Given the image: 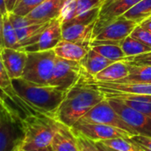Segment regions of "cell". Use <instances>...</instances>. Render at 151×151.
Listing matches in <instances>:
<instances>
[{
    "label": "cell",
    "instance_id": "obj_1",
    "mask_svg": "<svg viewBox=\"0 0 151 151\" xmlns=\"http://www.w3.org/2000/svg\"><path fill=\"white\" fill-rule=\"evenodd\" d=\"M91 77L85 72L53 113L54 118L62 125L71 128L92 108L106 98L104 93L90 81Z\"/></svg>",
    "mask_w": 151,
    "mask_h": 151
},
{
    "label": "cell",
    "instance_id": "obj_2",
    "mask_svg": "<svg viewBox=\"0 0 151 151\" xmlns=\"http://www.w3.org/2000/svg\"><path fill=\"white\" fill-rule=\"evenodd\" d=\"M12 86L16 95L32 106L53 114L67 96L68 91L51 85H40L23 78L12 79Z\"/></svg>",
    "mask_w": 151,
    "mask_h": 151
},
{
    "label": "cell",
    "instance_id": "obj_3",
    "mask_svg": "<svg viewBox=\"0 0 151 151\" xmlns=\"http://www.w3.org/2000/svg\"><path fill=\"white\" fill-rule=\"evenodd\" d=\"M24 138L20 119L0 94V151H20Z\"/></svg>",
    "mask_w": 151,
    "mask_h": 151
},
{
    "label": "cell",
    "instance_id": "obj_4",
    "mask_svg": "<svg viewBox=\"0 0 151 151\" xmlns=\"http://www.w3.org/2000/svg\"><path fill=\"white\" fill-rule=\"evenodd\" d=\"M100 9L101 7H96L73 19L61 21L62 40L91 46L93 40V28L99 17Z\"/></svg>",
    "mask_w": 151,
    "mask_h": 151
},
{
    "label": "cell",
    "instance_id": "obj_5",
    "mask_svg": "<svg viewBox=\"0 0 151 151\" xmlns=\"http://www.w3.org/2000/svg\"><path fill=\"white\" fill-rule=\"evenodd\" d=\"M27 53L28 58L21 78L36 84L50 85L57 58L54 50Z\"/></svg>",
    "mask_w": 151,
    "mask_h": 151
},
{
    "label": "cell",
    "instance_id": "obj_6",
    "mask_svg": "<svg viewBox=\"0 0 151 151\" xmlns=\"http://www.w3.org/2000/svg\"><path fill=\"white\" fill-rule=\"evenodd\" d=\"M77 123L87 124H101L111 126L136 135L137 133L122 119L117 111L111 106L109 100L105 98L103 101L92 108Z\"/></svg>",
    "mask_w": 151,
    "mask_h": 151
},
{
    "label": "cell",
    "instance_id": "obj_7",
    "mask_svg": "<svg viewBox=\"0 0 151 151\" xmlns=\"http://www.w3.org/2000/svg\"><path fill=\"white\" fill-rule=\"evenodd\" d=\"M85 72L80 62L57 57L50 85L69 91L79 81Z\"/></svg>",
    "mask_w": 151,
    "mask_h": 151
},
{
    "label": "cell",
    "instance_id": "obj_8",
    "mask_svg": "<svg viewBox=\"0 0 151 151\" xmlns=\"http://www.w3.org/2000/svg\"><path fill=\"white\" fill-rule=\"evenodd\" d=\"M61 40V19H56L50 21L40 32L24 42L20 50L26 52L53 50Z\"/></svg>",
    "mask_w": 151,
    "mask_h": 151
},
{
    "label": "cell",
    "instance_id": "obj_9",
    "mask_svg": "<svg viewBox=\"0 0 151 151\" xmlns=\"http://www.w3.org/2000/svg\"><path fill=\"white\" fill-rule=\"evenodd\" d=\"M107 98V97H106ZM111 106L122 119L137 133L143 136L151 137V118L128 106L117 98H107Z\"/></svg>",
    "mask_w": 151,
    "mask_h": 151
},
{
    "label": "cell",
    "instance_id": "obj_10",
    "mask_svg": "<svg viewBox=\"0 0 151 151\" xmlns=\"http://www.w3.org/2000/svg\"><path fill=\"white\" fill-rule=\"evenodd\" d=\"M74 133H78L93 142H102L115 138H131L130 133L107 125L77 123L71 127Z\"/></svg>",
    "mask_w": 151,
    "mask_h": 151
},
{
    "label": "cell",
    "instance_id": "obj_11",
    "mask_svg": "<svg viewBox=\"0 0 151 151\" xmlns=\"http://www.w3.org/2000/svg\"><path fill=\"white\" fill-rule=\"evenodd\" d=\"M140 1L141 0H118L107 7H101L99 17L93 28V39L104 27L126 13Z\"/></svg>",
    "mask_w": 151,
    "mask_h": 151
},
{
    "label": "cell",
    "instance_id": "obj_12",
    "mask_svg": "<svg viewBox=\"0 0 151 151\" xmlns=\"http://www.w3.org/2000/svg\"><path fill=\"white\" fill-rule=\"evenodd\" d=\"M136 26L137 24L134 21L126 19L125 16H120L104 27L93 40L122 42L127 36L131 35Z\"/></svg>",
    "mask_w": 151,
    "mask_h": 151
},
{
    "label": "cell",
    "instance_id": "obj_13",
    "mask_svg": "<svg viewBox=\"0 0 151 151\" xmlns=\"http://www.w3.org/2000/svg\"><path fill=\"white\" fill-rule=\"evenodd\" d=\"M0 57L12 80L22 77L28 58V53L26 51L20 49L3 48L0 52Z\"/></svg>",
    "mask_w": 151,
    "mask_h": 151
},
{
    "label": "cell",
    "instance_id": "obj_14",
    "mask_svg": "<svg viewBox=\"0 0 151 151\" xmlns=\"http://www.w3.org/2000/svg\"><path fill=\"white\" fill-rule=\"evenodd\" d=\"M67 0H44L26 17L37 22L47 23L60 19Z\"/></svg>",
    "mask_w": 151,
    "mask_h": 151
},
{
    "label": "cell",
    "instance_id": "obj_15",
    "mask_svg": "<svg viewBox=\"0 0 151 151\" xmlns=\"http://www.w3.org/2000/svg\"><path fill=\"white\" fill-rule=\"evenodd\" d=\"M8 15L12 24L14 27L20 46L40 32L49 23H37L26 16L16 15L12 12H9Z\"/></svg>",
    "mask_w": 151,
    "mask_h": 151
},
{
    "label": "cell",
    "instance_id": "obj_16",
    "mask_svg": "<svg viewBox=\"0 0 151 151\" xmlns=\"http://www.w3.org/2000/svg\"><path fill=\"white\" fill-rule=\"evenodd\" d=\"M90 81L94 84L101 92L122 93L133 95H151V83H116V82H99L90 78Z\"/></svg>",
    "mask_w": 151,
    "mask_h": 151
},
{
    "label": "cell",
    "instance_id": "obj_17",
    "mask_svg": "<svg viewBox=\"0 0 151 151\" xmlns=\"http://www.w3.org/2000/svg\"><path fill=\"white\" fill-rule=\"evenodd\" d=\"M90 49L91 46L87 44L61 40L53 50L59 58L79 62L85 58Z\"/></svg>",
    "mask_w": 151,
    "mask_h": 151
},
{
    "label": "cell",
    "instance_id": "obj_18",
    "mask_svg": "<svg viewBox=\"0 0 151 151\" xmlns=\"http://www.w3.org/2000/svg\"><path fill=\"white\" fill-rule=\"evenodd\" d=\"M52 151H79L77 141L71 128L61 125L51 143Z\"/></svg>",
    "mask_w": 151,
    "mask_h": 151
},
{
    "label": "cell",
    "instance_id": "obj_19",
    "mask_svg": "<svg viewBox=\"0 0 151 151\" xmlns=\"http://www.w3.org/2000/svg\"><path fill=\"white\" fill-rule=\"evenodd\" d=\"M104 0H67L61 16V21L69 20L93 8L101 7Z\"/></svg>",
    "mask_w": 151,
    "mask_h": 151
},
{
    "label": "cell",
    "instance_id": "obj_20",
    "mask_svg": "<svg viewBox=\"0 0 151 151\" xmlns=\"http://www.w3.org/2000/svg\"><path fill=\"white\" fill-rule=\"evenodd\" d=\"M129 74V64L126 60L117 61L109 65L104 70L93 77V80L99 82H116L125 78Z\"/></svg>",
    "mask_w": 151,
    "mask_h": 151
},
{
    "label": "cell",
    "instance_id": "obj_21",
    "mask_svg": "<svg viewBox=\"0 0 151 151\" xmlns=\"http://www.w3.org/2000/svg\"><path fill=\"white\" fill-rule=\"evenodd\" d=\"M79 62L84 70L86 72V73H88L92 77L95 76L98 73L104 70L109 65L114 63L113 61L106 58L105 57L96 52L92 48L89 50L85 58Z\"/></svg>",
    "mask_w": 151,
    "mask_h": 151
},
{
    "label": "cell",
    "instance_id": "obj_22",
    "mask_svg": "<svg viewBox=\"0 0 151 151\" xmlns=\"http://www.w3.org/2000/svg\"><path fill=\"white\" fill-rule=\"evenodd\" d=\"M129 64V74L116 83H150L151 81V66Z\"/></svg>",
    "mask_w": 151,
    "mask_h": 151
},
{
    "label": "cell",
    "instance_id": "obj_23",
    "mask_svg": "<svg viewBox=\"0 0 151 151\" xmlns=\"http://www.w3.org/2000/svg\"><path fill=\"white\" fill-rule=\"evenodd\" d=\"M123 16L140 25L151 17V0H141Z\"/></svg>",
    "mask_w": 151,
    "mask_h": 151
},
{
    "label": "cell",
    "instance_id": "obj_24",
    "mask_svg": "<svg viewBox=\"0 0 151 151\" xmlns=\"http://www.w3.org/2000/svg\"><path fill=\"white\" fill-rule=\"evenodd\" d=\"M93 50H94L96 52L101 54V56L105 57L106 58L117 62V61H122V60H126V56L124 53L121 45L117 44H98L91 47Z\"/></svg>",
    "mask_w": 151,
    "mask_h": 151
},
{
    "label": "cell",
    "instance_id": "obj_25",
    "mask_svg": "<svg viewBox=\"0 0 151 151\" xmlns=\"http://www.w3.org/2000/svg\"><path fill=\"white\" fill-rule=\"evenodd\" d=\"M8 13L4 15V26H3V33H2L4 48H11V49L18 50L20 48V43L19 42L14 27L9 19Z\"/></svg>",
    "mask_w": 151,
    "mask_h": 151
},
{
    "label": "cell",
    "instance_id": "obj_26",
    "mask_svg": "<svg viewBox=\"0 0 151 151\" xmlns=\"http://www.w3.org/2000/svg\"><path fill=\"white\" fill-rule=\"evenodd\" d=\"M121 48L125 54L126 58L134 57L141 54H144L151 51V48L145 45L141 41L133 38V36H127L121 43Z\"/></svg>",
    "mask_w": 151,
    "mask_h": 151
},
{
    "label": "cell",
    "instance_id": "obj_27",
    "mask_svg": "<svg viewBox=\"0 0 151 151\" xmlns=\"http://www.w3.org/2000/svg\"><path fill=\"white\" fill-rule=\"evenodd\" d=\"M101 142L117 151H143L130 138H115Z\"/></svg>",
    "mask_w": 151,
    "mask_h": 151
},
{
    "label": "cell",
    "instance_id": "obj_28",
    "mask_svg": "<svg viewBox=\"0 0 151 151\" xmlns=\"http://www.w3.org/2000/svg\"><path fill=\"white\" fill-rule=\"evenodd\" d=\"M44 0H17L12 13L20 16H27Z\"/></svg>",
    "mask_w": 151,
    "mask_h": 151
},
{
    "label": "cell",
    "instance_id": "obj_29",
    "mask_svg": "<svg viewBox=\"0 0 151 151\" xmlns=\"http://www.w3.org/2000/svg\"><path fill=\"white\" fill-rule=\"evenodd\" d=\"M0 90L3 92H10L12 91V79L9 77L7 71L4 65V63L0 57Z\"/></svg>",
    "mask_w": 151,
    "mask_h": 151
},
{
    "label": "cell",
    "instance_id": "obj_30",
    "mask_svg": "<svg viewBox=\"0 0 151 151\" xmlns=\"http://www.w3.org/2000/svg\"><path fill=\"white\" fill-rule=\"evenodd\" d=\"M131 36L141 41L145 45L151 48V33L147 29L143 28L142 27H141L140 25L136 26V27L132 32Z\"/></svg>",
    "mask_w": 151,
    "mask_h": 151
},
{
    "label": "cell",
    "instance_id": "obj_31",
    "mask_svg": "<svg viewBox=\"0 0 151 151\" xmlns=\"http://www.w3.org/2000/svg\"><path fill=\"white\" fill-rule=\"evenodd\" d=\"M74 134L77 137L79 151H99L94 142L91 141L90 139L86 138L81 134H78V133H74Z\"/></svg>",
    "mask_w": 151,
    "mask_h": 151
},
{
    "label": "cell",
    "instance_id": "obj_32",
    "mask_svg": "<svg viewBox=\"0 0 151 151\" xmlns=\"http://www.w3.org/2000/svg\"><path fill=\"white\" fill-rule=\"evenodd\" d=\"M122 102H124L128 106L135 109L136 111L149 116L151 118V103H143L139 101H133V100H123L119 99Z\"/></svg>",
    "mask_w": 151,
    "mask_h": 151
},
{
    "label": "cell",
    "instance_id": "obj_33",
    "mask_svg": "<svg viewBox=\"0 0 151 151\" xmlns=\"http://www.w3.org/2000/svg\"><path fill=\"white\" fill-rule=\"evenodd\" d=\"M126 61L132 65L151 66V51L134 57H129L126 58Z\"/></svg>",
    "mask_w": 151,
    "mask_h": 151
},
{
    "label": "cell",
    "instance_id": "obj_34",
    "mask_svg": "<svg viewBox=\"0 0 151 151\" xmlns=\"http://www.w3.org/2000/svg\"><path fill=\"white\" fill-rule=\"evenodd\" d=\"M130 139L143 151H151V137L136 134L132 136Z\"/></svg>",
    "mask_w": 151,
    "mask_h": 151
},
{
    "label": "cell",
    "instance_id": "obj_35",
    "mask_svg": "<svg viewBox=\"0 0 151 151\" xmlns=\"http://www.w3.org/2000/svg\"><path fill=\"white\" fill-rule=\"evenodd\" d=\"M95 142L96 147L99 150V151H117L114 150V149H112V148H110V147H109V146H107L106 144H104L101 142Z\"/></svg>",
    "mask_w": 151,
    "mask_h": 151
},
{
    "label": "cell",
    "instance_id": "obj_36",
    "mask_svg": "<svg viewBox=\"0 0 151 151\" xmlns=\"http://www.w3.org/2000/svg\"><path fill=\"white\" fill-rule=\"evenodd\" d=\"M3 26H4V14L0 12V47L4 48V42H3Z\"/></svg>",
    "mask_w": 151,
    "mask_h": 151
},
{
    "label": "cell",
    "instance_id": "obj_37",
    "mask_svg": "<svg viewBox=\"0 0 151 151\" xmlns=\"http://www.w3.org/2000/svg\"><path fill=\"white\" fill-rule=\"evenodd\" d=\"M141 27H142L143 28L147 29L148 31H150L151 33V17L148 18L147 19H145L144 21H142L141 24H140Z\"/></svg>",
    "mask_w": 151,
    "mask_h": 151
},
{
    "label": "cell",
    "instance_id": "obj_38",
    "mask_svg": "<svg viewBox=\"0 0 151 151\" xmlns=\"http://www.w3.org/2000/svg\"><path fill=\"white\" fill-rule=\"evenodd\" d=\"M16 1L17 0H5V4H6V8H7L8 12H12V10L14 8V5L16 4Z\"/></svg>",
    "mask_w": 151,
    "mask_h": 151
},
{
    "label": "cell",
    "instance_id": "obj_39",
    "mask_svg": "<svg viewBox=\"0 0 151 151\" xmlns=\"http://www.w3.org/2000/svg\"><path fill=\"white\" fill-rule=\"evenodd\" d=\"M0 12L4 15L8 13L6 4H5V0H0Z\"/></svg>",
    "mask_w": 151,
    "mask_h": 151
},
{
    "label": "cell",
    "instance_id": "obj_40",
    "mask_svg": "<svg viewBox=\"0 0 151 151\" xmlns=\"http://www.w3.org/2000/svg\"><path fill=\"white\" fill-rule=\"evenodd\" d=\"M117 1H118V0H104L101 7H107V6H109V5H110V4H114V3L117 2Z\"/></svg>",
    "mask_w": 151,
    "mask_h": 151
},
{
    "label": "cell",
    "instance_id": "obj_41",
    "mask_svg": "<svg viewBox=\"0 0 151 151\" xmlns=\"http://www.w3.org/2000/svg\"><path fill=\"white\" fill-rule=\"evenodd\" d=\"M51 150V147L50 148H45V149H39V150H21L20 151H50Z\"/></svg>",
    "mask_w": 151,
    "mask_h": 151
},
{
    "label": "cell",
    "instance_id": "obj_42",
    "mask_svg": "<svg viewBox=\"0 0 151 151\" xmlns=\"http://www.w3.org/2000/svg\"><path fill=\"white\" fill-rule=\"evenodd\" d=\"M1 50H2V48L0 47V52H1Z\"/></svg>",
    "mask_w": 151,
    "mask_h": 151
},
{
    "label": "cell",
    "instance_id": "obj_43",
    "mask_svg": "<svg viewBox=\"0 0 151 151\" xmlns=\"http://www.w3.org/2000/svg\"><path fill=\"white\" fill-rule=\"evenodd\" d=\"M150 83H151V81H150Z\"/></svg>",
    "mask_w": 151,
    "mask_h": 151
},
{
    "label": "cell",
    "instance_id": "obj_44",
    "mask_svg": "<svg viewBox=\"0 0 151 151\" xmlns=\"http://www.w3.org/2000/svg\"><path fill=\"white\" fill-rule=\"evenodd\" d=\"M50 151H52V150H50Z\"/></svg>",
    "mask_w": 151,
    "mask_h": 151
}]
</instances>
